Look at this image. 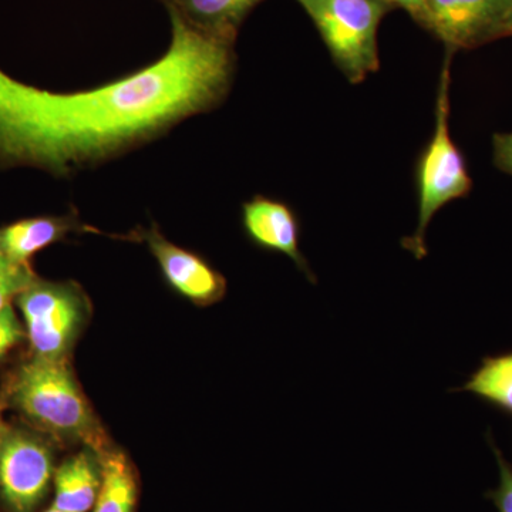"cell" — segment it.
Segmentation results:
<instances>
[{"label":"cell","instance_id":"cell-2","mask_svg":"<svg viewBox=\"0 0 512 512\" xmlns=\"http://www.w3.org/2000/svg\"><path fill=\"white\" fill-rule=\"evenodd\" d=\"M6 399L26 419L59 439L82 443L100 457L111 448L69 362L33 356L10 379Z\"/></svg>","mask_w":512,"mask_h":512},{"label":"cell","instance_id":"cell-16","mask_svg":"<svg viewBox=\"0 0 512 512\" xmlns=\"http://www.w3.org/2000/svg\"><path fill=\"white\" fill-rule=\"evenodd\" d=\"M488 443H490L495 460H497L498 470H500V484L494 490L487 491L485 498L495 505L498 512H512V464L508 463L500 448L495 446L491 436H488Z\"/></svg>","mask_w":512,"mask_h":512},{"label":"cell","instance_id":"cell-15","mask_svg":"<svg viewBox=\"0 0 512 512\" xmlns=\"http://www.w3.org/2000/svg\"><path fill=\"white\" fill-rule=\"evenodd\" d=\"M36 279L32 265L13 261L0 252V311L12 306V302Z\"/></svg>","mask_w":512,"mask_h":512},{"label":"cell","instance_id":"cell-21","mask_svg":"<svg viewBox=\"0 0 512 512\" xmlns=\"http://www.w3.org/2000/svg\"><path fill=\"white\" fill-rule=\"evenodd\" d=\"M45 512H67V511H62V510H59V508L50 507L49 510H46Z\"/></svg>","mask_w":512,"mask_h":512},{"label":"cell","instance_id":"cell-3","mask_svg":"<svg viewBox=\"0 0 512 512\" xmlns=\"http://www.w3.org/2000/svg\"><path fill=\"white\" fill-rule=\"evenodd\" d=\"M446 52L437 92L436 127L416 167L417 227L402 241L403 248L417 261L427 256L426 232L437 212L451 201L468 197L473 190L466 158L450 133V66L454 53Z\"/></svg>","mask_w":512,"mask_h":512},{"label":"cell","instance_id":"cell-12","mask_svg":"<svg viewBox=\"0 0 512 512\" xmlns=\"http://www.w3.org/2000/svg\"><path fill=\"white\" fill-rule=\"evenodd\" d=\"M100 487V454L86 447L57 468L52 507L67 512H89L96 504Z\"/></svg>","mask_w":512,"mask_h":512},{"label":"cell","instance_id":"cell-10","mask_svg":"<svg viewBox=\"0 0 512 512\" xmlns=\"http://www.w3.org/2000/svg\"><path fill=\"white\" fill-rule=\"evenodd\" d=\"M79 232L100 234L97 229L83 224L77 212L16 221L0 228V252L13 261L30 264L37 252Z\"/></svg>","mask_w":512,"mask_h":512},{"label":"cell","instance_id":"cell-6","mask_svg":"<svg viewBox=\"0 0 512 512\" xmlns=\"http://www.w3.org/2000/svg\"><path fill=\"white\" fill-rule=\"evenodd\" d=\"M511 0H424L417 23L446 50H470L511 36Z\"/></svg>","mask_w":512,"mask_h":512},{"label":"cell","instance_id":"cell-22","mask_svg":"<svg viewBox=\"0 0 512 512\" xmlns=\"http://www.w3.org/2000/svg\"><path fill=\"white\" fill-rule=\"evenodd\" d=\"M510 26L512 29V0H511V8H510Z\"/></svg>","mask_w":512,"mask_h":512},{"label":"cell","instance_id":"cell-1","mask_svg":"<svg viewBox=\"0 0 512 512\" xmlns=\"http://www.w3.org/2000/svg\"><path fill=\"white\" fill-rule=\"evenodd\" d=\"M168 12L173 40L165 55L103 86L52 93L0 70V165L70 177L220 106L234 79L235 43L204 35Z\"/></svg>","mask_w":512,"mask_h":512},{"label":"cell","instance_id":"cell-9","mask_svg":"<svg viewBox=\"0 0 512 512\" xmlns=\"http://www.w3.org/2000/svg\"><path fill=\"white\" fill-rule=\"evenodd\" d=\"M242 227L256 247L288 256L312 284L318 282L299 247L301 224L298 215L286 202L255 195L242 205Z\"/></svg>","mask_w":512,"mask_h":512},{"label":"cell","instance_id":"cell-11","mask_svg":"<svg viewBox=\"0 0 512 512\" xmlns=\"http://www.w3.org/2000/svg\"><path fill=\"white\" fill-rule=\"evenodd\" d=\"M264 0H165L190 28L235 43L244 20Z\"/></svg>","mask_w":512,"mask_h":512},{"label":"cell","instance_id":"cell-17","mask_svg":"<svg viewBox=\"0 0 512 512\" xmlns=\"http://www.w3.org/2000/svg\"><path fill=\"white\" fill-rule=\"evenodd\" d=\"M26 338L25 328L19 322L13 306L0 311V363L6 355Z\"/></svg>","mask_w":512,"mask_h":512},{"label":"cell","instance_id":"cell-13","mask_svg":"<svg viewBox=\"0 0 512 512\" xmlns=\"http://www.w3.org/2000/svg\"><path fill=\"white\" fill-rule=\"evenodd\" d=\"M137 481L126 454L110 448L101 456V487L93 512H134Z\"/></svg>","mask_w":512,"mask_h":512},{"label":"cell","instance_id":"cell-8","mask_svg":"<svg viewBox=\"0 0 512 512\" xmlns=\"http://www.w3.org/2000/svg\"><path fill=\"white\" fill-rule=\"evenodd\" d=\"M134 237L138 242H144L156 258L165 282L194 305L207 308L227 295L225 276L200 255L168 241L156 224L148 229H137Z\"/></svg>","mask_w":512,"mask_h":512},{"label":"cell","instance_id":"cell-18","mask_svg":"<svg viewBox=\"0 0 512 512\" xmlns=\"http://www.w3.org/2000/svg\"><path fill=\"white\" fill-rule=\"evenodd\" d=\"M495 167L512 177V133H497L493 137Z\"/></svg>","mask_w":512,"mask_h":512},{"label":"cell","instance_id":"cell-19","mask_svg":"<svg viewBox=\"0 0 512 512\" xmlns=\"http://www.w3.org/2000/svg\"><path fill=\"white\" fill-rule=\"evenodd\" d=\"M387 3L393 6V8H402L412 16L413 19L419 15L421 6H423L424 0H386Z\"/></svg>","mask_w":512,"mask_h":512},{"label":"cell","instance_id":"cell-20","mask_svg":"<svg viewBox=\"0 0 512 512\" xmlns=\"http://www.w3.org/2000/svg\"><path fill=\"white\" fill-rule=\"evenodd\" d=\"M6 426L2 423V420H0V440H2L3 431H5Z\"/></svg>","mask_w":512,"mask_h":512},{"label":"cell","instance_id":"cell-7","mask_svg":"<svg viewBox=\"0 0 512 512\" xmlns=\"http://www.w3.org/2000/svg\"><path fill=\"white\" fill-rule=\"evenodd\" d=\"M55 477L49 446L28 431L8 429L0 440V491L16 512H32Z\"/></svg>","mask_w":512,"mask_h":512},{"label":"cell","instance_id":"cell-5","mask_svg":"<svg viewBox=\"0 0 512 512\" xmlns=\"http://www.w3.org/2000/svg\"><path fill=\"white\" fill-rule=\"evenodd\" d=\"M33 356L69 362L92 316V302L77 282L39 278L16 299Z\"/></svg>","mask_w":512,"mask_h":512},{"label":"cell","instance_id":"cell-4","mask_svg":"<svg viewBox=\"0 0 512 512\" xmlns=\"http://www.w3.org/2000/svg\"><path fill=\"white\" fill-rule=\"evenodd\" d=\"M311 16L333 63L349 83L365 82L380 67L377 33L394 9L386 0H296Z\"/></svg>","mask_w":512,"mask_h":512},{"label":"cell","instance_id":"cell-14","mask_svg":"<svg viewBox=\"0 0 512 512\" xmlns=\"http://www.w3.org/2000/svg\"><path fill=\"white\" fill-rule=\"evenodd\" d=\"M457 392L476 394L481 402L512 419V350L483 357Z\"/></svg>","mask_w":512,"mask_h":512}]
</instances>
